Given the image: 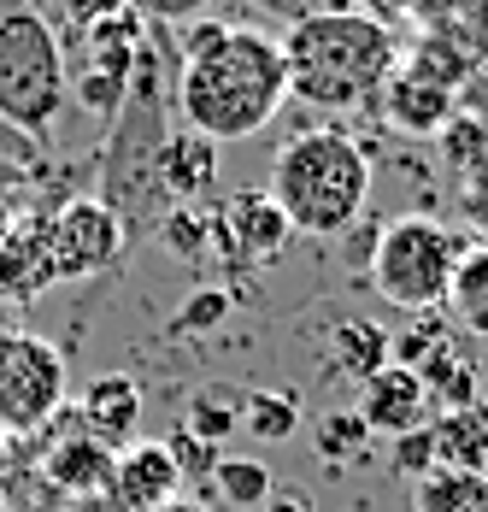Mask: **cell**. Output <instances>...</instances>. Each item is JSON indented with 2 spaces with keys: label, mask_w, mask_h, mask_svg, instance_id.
Wrapping results in <instances>:
<instances>
[{
  "label": "cell",
  "mask_w": 488,
  "mask_h": 512,
  "mask_svg": "<svg viewBox=\"0 0 488 512\" xmlns=\"http://www.w3.org/2000/svg\"><path fill=\"white\" fill-rule=\"evenodd\" d=\"M177 118L206 142L259 136L289 101L283 42L253 24L189 18L177 24Z\"/></svg>",
  "instance_id": "1"
},
{
  "label": "cell",
  "mask_w": 488,
  "mask_h": 512,
  "mask_svg": "<svg viewBox=\"0 0 488 512\" xmlns=\"http://www.w3.org/2000/svg\"><path fill=\"white\" fill-rule=\"evenodd\" d=\"M289 101L318 112H359L377 106L394 77V36L371 12H306L283 36Z\"/></svg>",
  "instance_id": "2"
},
{
  "label": "cell",
  "mask_w": 488,
  "mask_h": 512,
  "mask_svg": "<svg viewBox=\"0 0 488 512\" xmlns=\"http://www.w3.org/2000/svg\"><path fill=\"white\" fill-rule=\"evenodd\" d=\"M265 195L277 201L294 236H342L371 201V159L342 130H300L271 159Z\"/></svg>",
  "instance_id": "3"
},
{
  "label": "cell",
  "mask_w": 488,
  "mask_h": 512,
  "mask_svg": "<svg viewBox=\"0 0 488 512\" xmlns=\"http://www.w3.org/2000/svg\"><path fill=\"white\" fill-rule=\"evenodd\" d=\"M71 101V71L53 24L36 6H0V124L48 142Z\"/></svg>",
  "instance_id": "4"
},
{
  "label": "cell",
  "mask_w": 488,
  "mask_h": 512,
  "mask_svg": "<svg viewBox=\"0 0 488 512\" xmlns=\"http://www.w3.org/2000/svg\"><path fill=\"white\" fill-rule=\"evenodd\" d=\"M459 254H465V236L453 224H441L430 212H406L389 230H377V242H371V283L389 307L418 318V312H436L447 301Z\"/></svg>",
  "instance_id": "5"
},
{
  "label": "cell",
  "mask_w": 488,
  "mask_h": 512,
  "mask_svg": "<svg viewBox=\"0 0 488 512\" xmlns=\"http://www.w3.org/2000/svg\"><path fill=\"white\" fill-rule=\"evenodd\" d=\"M65 412V354L24 336L0 330V436H36Z\"/></svg>",
  "instance_id": "6"
},
{
  "label": "cell",
  "mask_w": 488,
  "mask_h": 512,
  "mask_svg": "<svg viewBox=\"0 0 488 512\" xmlns=\"http://www.w3.org/2000/svg\"><path fill=\"white\" fill-rule=\"evenodd\" d=\"M124 242H130L124 218L100 195H71L53 212H42V254H48L53 283H77V277H95L106 265H118Z\"/></svg>",
  "instance_id": "7"
},
{
  "label": "cell",
  "mask_w": 488,
  "mask_h": 512,
  "mask_svg": "<svg viewBox=\"0 0 488 512\" xmlns=\"http://www.w3.org/2000/svg\"><path fill=\"white\" fill-rule=\"evenodd\" d=\"M147 24L136 12H118V18H106V24H89L83 30V65L71 71V95L83 101V112L95 118V124H112L118 118V106L130 95V77H136V48H142Z\"/></svg>",
  "instance_id": "8"
},
{
  "label": "cell",
  "mask_w": 488,
  "mask_h": 512,
  "mask_svg": "<svg viewBox=\"0 0 488 512\" xmlns=\"http://www.w3.org/2000/svg\"><path fill=\"white\" fill-rule=\"evenodd\" d=\"M359 424L371 430V436H412V430H424L430 418H436V395H430V383L412 371V365H383L377 377H365L359 383Z\"/></svg>",
  "instance_id": "9"
},
{
  "label": "cell",
  "mask_w": 488,
  "mask_h": 512,
  "mask_svg": "<svg viewBox=\"0 0 488 512\" xmlns=\"http://www.w3.org/2000/svg\"><path fill=\"white\" fill-rule=\"evenodd\" d=\"M106 495L124 512H159L165 501L183 495V471H177V460H171L165 442L136 436L130 448H118V460H112V489H106Z\"/></svg>",
  "instance_id": "10"
},
{
  "label": "cell",
  "mask_w": 488,
  "mask_h": 512,
  "mask_svg": "<svg viewBox=\"0 0 488 512\" xmlns=\"http://www.w3.org/2000/svg\"><path fill=\"white\" fill-rule=\"evenodd\" d=\"M212 183H218V142H206L195 130H171L159 159H153V189H159L165 212L171 206H200L212 195Z\"/></svg>",
  "instance_id": "11"
},
{
  "label": "cell",
  "mask_w": 488,
  "mask_h": 512,
  "mask_svg": "<svg viewBox=\"0 0 488 512\" xmlns=\"http://www.w3.org/2000/svg\"><path fill=\"white\" fill-rule=\"evenodd\" d=\"M218 230H224V242H230V254L236 259H277L283 254V242L294 236L289 218L277 212V201H271L265 189H242L236 201H224Z\"/></svg>",
  "instance_id": "12"
},
{
  "label": "cell",
  "mask_w": 488,
  "mask_h": 512,
  "mask_svg": "<svg viewBox=\"0 0 488 512\" xmlns=\"http://www.w3.org/2000/svg\"><path fill=\"white\" fill-rule=\"evenodd\" d=\"M77 418H83V430H89L95 442H106L112 454H118V448H130V442H136V430H142V383H136V377H124V371L95 377V389L83 395Z\"/></svg>",
  "instance_id": "13"
},
{
  "label": "cell",
  "mask_w": 488,
  "mask_h": 512,
  "mask_svg": "<svg viewBox=\"0 0 488 512\" xmlns=\"http://www.w3.org/2000/svg\"><path fill=\"white\" fill-rule=\"evenodd\" d=\"M383 118H389L400 136H441V124L459 112V95L453 89H436V83H424V77H412V71H400L394 65V77L383 83Z\"/></svg>",
  "instance_id": "14"
},
{
  "label": "cell",
  "mask_w": 488,
  "mask_h": 512,
  "mask_svg": "<svg viewBox=\"0 0 488 512\" xmlns=\"http://www.w3.org/2000/svg\"><path fill=\"white\" fill-rule=\"evenodd\" d=\"M112 460H118V454L83 430V436L53 442L42 471H48V483L65 495V501H83V495H106V489H112Z\"/></svg>",
  "instance_id": "15"
},
{
  "label": "cell",
  "mask_w": 488,
  "mask_h": 512,
  "mask_svg": "<svg viewBox=\"0 0 488 512\" xmlns=\"http://www.w3.org/2000/svg\"><path fill=\"white\" fill-rule=\"evenodd\" d=\"M488 471V407H447L430 418V471Z\"/></svg>",
  "instance_id": "16"
},
{
  "label": "cell",
  "mask_w": 488,
  "mask_h": 512,
  "mask_svg": "<svg viewBox=\"0 0 488 512\" xmlns=\"http://www.w3.org/2000/svg\"><path fill=\"white\" fill-rule=\"evenodd\" d=\"M441 312H447L465 336H483V342H488V242H477V248H465V254H459Z\"/></svg>",
  "instance_id": "17"
},
{
  "label": "cell",
  "mask_w": 488,
  "mask_h": 512,
  "mask_svg": "<svg viewBox=\"0 0 488 512\" xmlns=\"http://www.w3.org/2000/svg\"><path fill=\"white\" fill-rule=\"evenodd\" d=\"M412 512H488V471L436 465L412 477Z\"/></svg>",
  "instance_id": "18"
},
{
  "label": "cell",
  "mask_w": 488,
  "mask_h": 512,
  "mask_svg": "<svg viewBox=\"0 0 488 512\" xmlns=\"http://www.w3.org/2000/svg\"><path fill=\"white\" fill-rule=\"evenodd\" d=\"M330 348H336V365H342L353 383H365V377H377L383 365H389V330H377V324H365V318H347L336 324V336H330Z\"/></svg>",
  "instance_id": "19"
},
{
  "label": "cell",
  "mask_w": 488,
  "mask_h": 512,
  "mask_svg": "<svg viewBox=\"0 0 488 512\" xmlns=\"http://www.w3.org/2000/svg\"><path fill=\"white\" fill-rule=\"evenodd\" d=\"M400 71H412V77H424V83H436V89H465L471 83V48H459L453 36H424L418 48L406 53V65Z\"/></svg>",
  "instance_id": "20"
},
{
  "label": "cell",
  "mask_w": 488,
  "mask_h": 512,
  "mask_svg": "<svg viewBox=\"0 0 488 512\" xmlns=\"http://www.w3.org/2000/svg\"><path fill=\"white\" fill-rule=\"evenodd\" d=\"M206 489H212L224 507H265L271 489H277V477H271V465L265 460H230V454H218Z\"/></svg>",
  "instance_id": "21"
},
{
  "label": "cell",
  "mask_w": 488,
  "mask_h": 512,
  "mask_svg": "<svg viewBox=\"0 0 488 512\" xmlns=\"http://www.w3.org/2000/svg\"><path fill=\"white\" fill-rule=\"evenodd\" d=\"M294 424H300V395L283 389V395H247L242 401V430L253 442H289Z\"/></svg>",
  "instance_id": "22"
},
{
  "label": "cell",
  "mask_w": 488,
  "mask_h": 512,
  "mask_svg": "<svg viewBox=\"0 0 488 512\" xmlns=\"http://www.w3.org/2000/svg\"><path fill=\"white\" fill-rule=\"evenodd\" d=\"M441 154H447V165L459 171V177H471L477 165L488 159V118H447L441 124Z\"/></svg>",
  "instance_id": "23"
},
{
  "label": "cell",
  "mask_w": 488,
  "mask_h": 512,
  "mask_svg": "<svg viewBox=\"0 0 488 512\" xmlns=\"http://www.w3.org/2000/svg\"><path fill=\"white\" fill-rule=\"evenodd\" d=\"M165 448H171V460L183 471V483H195V489L212 483V465H218V448H212V442H200L195 430H171Z\"/></svg>",
  "instance_id": "24"
},
{
  "label": "cell",
  "mask_w": 488,
  "mask_h": 512,
  "mask_svg": "<svg viewBox=\"0 0 488 512\" xmlns=\"http://www.w3.org/2000/svg\"><path fill=\"white\" fill-rule=\"evenodd\" d=\"M224 318H230V295H224V289H200V295L183 301V312H177L171 330H218Z\"/></svg>",
  "instance_id": "25"
},
{
  "label": "cell",
  "mask_w": 488,
  "mask_h": 512,
  "mask_svg": "<svg viewBox=\"0 0 488 512\" xmlns=\"http://www.w3.org/2000/svg\"><path fill=\"white\" fill-rule=\"evenodd\" d=\"M236 424H242V407H212L206 395L200 401H189V430H195L200 442H224V436H236Z\"/></svg>",
  "instance_id": "26"
},
{
  "label": "cell",
  "mask_w": 488,
  "mask_h": 512,
  "mask_svg": "<svg viewBox=\"0 0 488 512\" xmlns=\"http://www.w3.org/2000/svg\"><path fill=\"white\" fill-rule=\"evenodd\" d=\"M459 212H465V230L488 242V159L459 183Z\"/></svg>",
  "instance_id": "27"
},
{
  "label": "cell",
  "mask_w": 488,
  "mask_h": 512,
  "mask_svg": "<svg viewBox=\"0 0 488 512\" xmlns=\"http://www.w3.org/2000/svg\"><path fill=\"white\" fill-rule=\"evenodd\" d=\"M200 6H212V0H130V12H136L142 24H165V30L189 24Z\"/></svg>",
  "instance_id": "28"
},
{
  "label": "cell",
  "mask_w": 488,
  "mask_h": 512,
  "mask_svg": "<svg viewBox=\"0 0 488 512\" xmlns=\"http://www.w3.org/2000/svg\"><path fill=\"white\" fill-rule=\"evenodd\" d=\"M365 436H371V430L359 424V412H342L336 424H324V436H318L324 448H318V454H324V460H347V448H359Z\"/></svg>",
  "instance_id": "29"
},
{
  "label": "cell",
  "mask_w": 488,
  "mask_h": 512,
  "mask_svg": "<svg viewBox=\"0 0 488 512\" xmlns=\"http://www.w3.org/2000/svg\"><path fill=\"white\" fill-rule=\"evenodd\" d=\"M394 471H400V477H406V483H412V477H424V471H430V424H424V430H412V436H400V442H394Z\"/></svg>",
  "instance_id": "30"
},
{
  "label": "cell",
  "mask_w": 488,
  "mask_h": 512,
  "mask_svg": "<svg viewBox=\"0 0 488 512\" xmlns=\"http://www.w3.org/2000/svg\"><path fill=\"white\" fill-rule=\"evenodd\" d=\"M65 12H71V24H106V18H118V12H130V0H65Z\"/></svg>",
  "instance_id": "31"
},
{
  "label": "cell",
  "mask_w": 488,
  "mask_h": 512,
  "mask_svg": "<svg viewBox=\"0 0 488 512\" xmlns=\"http://www.w3.org/2000/svg\"><path fill=\"white\" fill-rule=\"evenodd\" d=\"M265 512H312V501H306L300 489H283V495L271 489V501H265Z\"/></svg>",
  "instance_id": "32"
},
{
  "label": "cell",
  "mask_w": 488,
  "mask_h": 512,
  "mask_svg": "<svg viewBox=\"0 0 488 512\" xmlns=\"http://www.w3.org/2000/svg\"><path fill=\"white\" fill-rule=\"evenodd\" d=\"M65 512H124V507H118L112 495H83V501H71Z\"/></svg>",
  "instance_id": "33"
},
{
  "label": "cell",
  "mask_w": 488,
  "mask_h": 512,
  "mask_svg": "<svg viewBox=\"0 0 488 512\" xmlns=\"http://www.w3.org/2000/svg\"><path fill=\"white\" fill-rule=\"evenodd\" d=\"M12 224H18V212H12V201H6V195H0V242L12 236Z\"/></svg>",
  "instance_id": "34"
},
{
  "label": "cell",
  "mask_w": 488,
  "mask_h": 512,
  "mask_svg": "<svg viewBox=\"0 0 488 512\" xmlns=\"http://www.w3.org/2000/svg\"><path fill=\"white\" fill-rule=\"evenodd\" d=\"M159 512H206V507H200L195 495H177V501H165V507H159Z\"/></svg>",
  "instance_id": "35"
},
{
  "label": "cell",
  "mask_w": 488,
  "mask_h": 512,
  "mask_svg": "<svg viewBox=\"0 0 488 512\" xmlns=\"http://www.w3.org/2000/svg\"><path fill=\"white\" fill-rule=\"evenodd\" d=\"M0 477H6V436H0Z\"/></svg>",
  "instance_id": "36"
},
{
  "label": "cell",
  "mask_w": 488,
  "mask_h": 512,
  "mask_svg": "<svg viewBox=\"0 0 488 512\" xmlns=\"http://www.w3.org/2000/svg\"><path fill=\"white\" fill-rule=\"evenodd\" d=\"M24 6H36V0H24ZM36 12H42V6H36Z\"/></svg>",
  "instance_id": "37"
}]
</instances>
